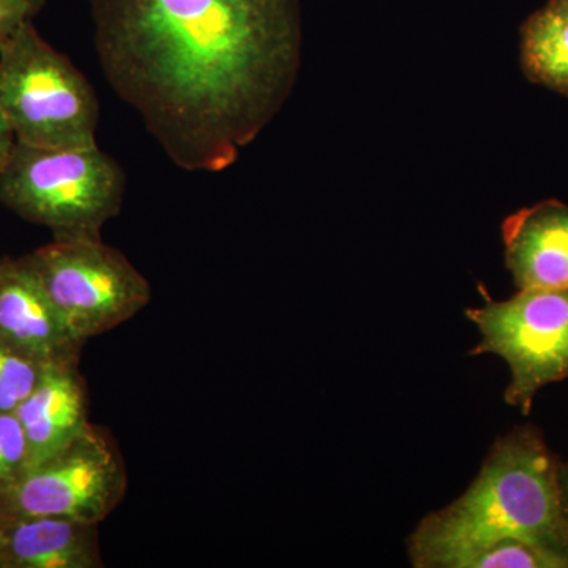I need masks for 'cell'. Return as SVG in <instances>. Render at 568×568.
<instances>
[{
  "mask_svg": "<svg viewBox=\"0 0 568 568\" xmlns=\"http://www.w3.org/2000/svg\"><path fill=\"white\" fill-rule=\"evenodd\" d=\"M560 465L534 426L496 440L480 474L450 506L422 519L407 538L417 568H463L488 545L519 540L568 568V519Z\"/></svg>",
  "mask_w": 568,
  "mask_h": 568,
  "instance_id": "cell-2",
  "label": "cell"
},
{
  "mask_svg": "<svg viewBox=\"0 0 568 568\" xmlns=\"http://www.w3.org/2000/svg\"><path fill=\"white\" fill-rule=\"evenodd\" d=\"M14 414L28 439V467L73 443L91 425L88 392L78 364L48 365L40 383Z\"/></svg>",
  "mask_w": 568,
  "mask_h": 568,
  "instance_id": "cell-10",
  "label": "cell"
},
{
  "mask_svg": "<svg viewBox=\"0 0 568 568\" xmlns=\"http://www.w3.org/2000/svg\"><path fill=\"white\" fill-rule=\"evenodd\" d=\"M125 463L92 424L73 443L0 487V523L61 517L102 525L126 493Z\"/></svg>",
  "mask_w": 568,
  "mask_h": 568,
  "instance_id": "cell-6",
  "label": "cell"
},
{
  "mask_svg": "<svg viewBox=\"0 0 568 568\" xmlns=\"http://www.w3.org/2000/svg\"><path fill=\"white\" fill-rule=\"evenodd\" d=\"M28 462V439L21 422L14 413H0V487L20 476Z\"/></svg>",
  "mask_w": 568,
  "mask_h": 568,
  "instance_id": "cell-15",
  "label": "cell"
},
{
  "mask_svg": "<svg viewBox=\"0 0 568 568\" xmlns=\"http://www.w3.org/2000/svg\"><path fill=\"white\" fill-rule=\"evenodd\" d=\"M466 316L481 335L470 354H496L510 366L507 405L528 416L540 388L567 379L568 287L519 290L504 302L487 295Z\"/></svg>",
  "mask_w": 568,
  "mask_h": 568,
  "instance_id": "cell-7",
  "label": "cell"
},
{
  "mask_svg": "<svg viewBox=\"0 0 568 568\" xmlns=\"http://www.w3.org/2000/svg\"><path fill=\"white\" fill-rule=\"evenodd\" d=\"M47 366L0 343V413H14L40 383Z\"/></svg>",
  "mask_w": 568,
  "mask_h": 568,
  "instance_id": "cell-13",
  "label": "cell"
},
{
  "mask_svg": "<svg viewBox=\"0 0 568 568\" xmlns=\"http://www.w3.org/2000/svg\"><path fill=\"white\" fill-rule=\"evenodd\" d=\"M14 144H17V138H14L13 129H11L6 115L0 112V168L9 159Z\"/></svg>",
  "mask_w": 568,
  "mask_h": 568,
  "instance_id": "cell-17",
  "label": "cell"
},
{
  "mask_svg": "<svg viewBox=\"0 0 568 568\" xmlns=\"http://www.w3.org/2000/svg\"><path fill=\"white\" fill-rule=\"evenodd\" d=\"M521 61L530 81L568 97V0H551L525 22Z\"/></svg>",
  "mask_w": 568,
  "mask_h": 568,
  "instance_id": "cell-12",
  "label": "cell"
},
{
  "mask_svg": "<svg viewBox=\"0 0 568 568\" xmlns=\"http://www.w3.org/2000/svg\"><path fill=\"white\" fill-rule=\"evenodd\" d=\"M559 480L560 493H562L564 511H566V517L568 519V465L560 466Z\"/></svg>",
  "mask_w": 568,
  "mask_h": 568,
  "instance_id": "cell-18",
  "label": "cell"
},
{
  "mask_svg": "<svg viewBox=\"0 0 568 568\" xmlns=\"http://www.w3.org/2000/svg\"><path fill=\"white\" fill-rule=\"evenodd\" d=\"M0 568H2V556H0Z\"/></svg>",
  "mask_w": 568,
  "mask_h": 568,
  "instance_id": "cell-19",
  "label": "cell"
},
{
  "mask_svg": "<svg viewBox=\"0 0 568 568\" xmlns=\"http://www.w3.org/2000/svg\"><path fill=\"white\" fill-rule=\"evenodd\" d=\"M0 112L21 144L97 145L100 106L91 82L37 32L32 21L0 43Z\"/></svg>",
  "mask_w": 568,
  "mask_h": 568,
  "instance_id": "cell-4",
  "label": "cell"
},
{
  "mask_svg": "<svg viewBox=\"0 0 568 568\" xmlns=\"http://www.w3.org/2000/svg\"><path fill=\"white\" fill-rule=\"evenodd\" d=\"M121 164L100 151L39 149L17 142L0 168V201L54 239L102 237L125 196Z\"/></svg>",
  "mask_w": 568,
  "mask_h": 568,
  "instance_id": "cell-3",
  "label": "cell"
},
{
  "mask_svg": "<svg viewBox=\"0 0 568 568\" xmlns=\"http://www.w3.org/2000/svg\"><path fill=\"white\" fill-rule=\"evenodd\" d=\"M91 10L108 82L190 173L237 162L293 92L298 0H91Z\"/></svg>",
  "mask_w": 568,
  "mask_h": 568,
  "instance_id": "cell-1",
  "label": "cell"
},
{
  "mask_svg": "<svg viewBox=\"0 0 568 568\" xmlns=\"http://www.w3.org/2000/svg\"><path fill=\"white\" fill-rule=\"evenodd\" d=\"M47 0H0V43L43 9Z\"/></svg>",
  "mask_w": 568,
  "mask_h": 568,
  "instance_id": "cell-16",
  "label": "cell"
},
{
  "mask_svg": "<svg viewBox=\"0 0 568 568\" xmlns=\"http://www.w3.org/2000/svg\"><path fill=\"white\" fill-rule=\"evenodd\" d=\"M82 345L142 312L151 283L102 237L54 239L22 257Z\"/></svg>",
  "mask_w": 568,
  "mask_h": 568,
  "instance_id": "cell-5",
  "label": "cell"
},
{
  "mask_svg": "<svg viewBox=\"0 0 568 568\" xmlns=\"http://www.w3.org/2000/svg\"><path fill=\"white\" fill-rule=\"evenodd\" d=\"M99 528L61 517L0 523L2 568H102Z\"/></svg>",
  "mask_w": 568,
  "mask_h": 568,
  "instance_id": "cell-11",
  "label": "cell"
},
{
  "mask_svg": "<svg viewBox=\"0 0 568 568\" xmlns=\"http://www.w3.org/2000/svg\"><path fill=\"white\" fill-rule=\"evenodd\" d=\"M506 263L518 290L568 287V204L547 201L508 216Z\"/></svg>",
  "mask_w": 568,
  "mask_h": 568,
  "instance_id": "cell-9",
  "label": "cell"
},
{
  "mask_svg": "<svg viewBox=\"0 0 568 568\" xmlns=\"http://www.w3.org/2000/svg\"><path fill=\"white\" fill-rule=\"evenodd\" d=\"M0 343L43 365L78 364L81 347L22 260H0Z\"/></svg>",
  "mask_w": 568,
  "mask_h": 568,
  "instance_id": "cell-8",
  "label": "cell"
},
{
  "mask_svg": "<svg viewBox=\"0 0 568 568\" xmlns=\"http://www.w3.org/2000/svg\"><path fill=\"white\" fill-rule=\"evenodd\" d=\"M463 568H559L555 559L540 549L519 540H500L488 545L466 560Z\"/></svg>",
  "mask_w": 568,
  "mask_h": 568,
  "instance_id": "cell-14",
  "label": "cell"
}]
</instances>
